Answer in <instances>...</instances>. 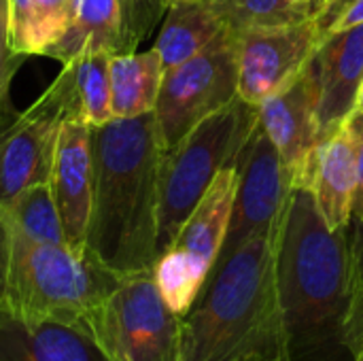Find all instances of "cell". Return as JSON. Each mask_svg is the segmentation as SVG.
<instances>
[{"label":"cell","instance_id":"1","mask_svg":"<svg viewBox=\"0 0 363 361\" xmlns=\"http://www.w3.org/2000/svg\"><path fill=\"white\" fill-rule=\"evenodd\" d=\"M353 223L332 230L308 185H294L277 226V283L294 361L345 351L351 304ZM351 355V353H349Z\"/></svg>","mask_w":363,"mask_h":361},{"label":"cell","instance_id":"2","mask_svg":"<svg viewBox=\"0 0 363 361\" xmlns=\"http://www.w3.org/2000/svg\"><path fill=\"white\" fill-rule=\"evenodd\" d=\"M164 147L155 115L91 128L94 200L85 255L121 277L157 260V177Z\"/></svg>","mask_w":363,"mask_h":361},{"label":"cell","instance_id":"3","mask_svg":"<svg viewBox=\"0 0 363 361\" xmlns=\"http://www.w3.org/2000/svg\"><path fill=\"white\" fill-rule=\"evenodd\" d=\"M183 361H294L277 283V228L215 264L183 317Z\"/></svg>","mask_w":363,"mask_h":361},{"label":"cell","instance_id":"4","mask_svg":"<svg viewBox=\"0 0 363 361\" xmlns=\"http://www.w3.org/2000/svg\"><path fill=\"white\" fill-rule=\"evenodd\" d=\"M117 274L66 245L38 243L0 223V311L85 332Z\"/></svg>","mask_w":363,"mask_h":361},{"label":"cell","instance_id":"5","mask_svg":"<svg viewBox=\"0 0 363 361\" xmlns=\"http://www.w3.org/2000/svg\"><path fill=\"white\" fill-rule=\"evenodd\" d=\"M257 126V106L234 98L164 151L157 177V257L177 240L217 174L238 160Z\"/></svg>","mask_w":363,"mask_h":361},{"label":"cell","instance_id":"6","mask_svg":"<svg viewBox=\"0 0 363 361\" xmlns=\"http://www.w3.org/2000/svg\"><path fill=\"white\" fill-rule=\"evenodd\" d=\"M83 334L106 361H183V317L164 304L151 270L117 277Z\"/></svg>","mask_w":363,"mask_h":361},{"label":"cell","instance_id":"7","mask_svg":"<svg viewBox=\"0 0 363 361\" xmlns=\"http://www.w3.org/2000/svg\"><path fill=\"white\" fill-rule=\"evenodd\" d=\"M234 98H238L236 34L225 28L200 53L164 70L153 111L164 151Z\"/></svg>","mask_w":363,"mask_h":361},{"label":"cell","instance_id":"8","mask_svg":"<svg viewBox=\"0 0 363 361\" xmlns=\"http://www.w3.org/2000/svg\"><path fill=\"white\" fill-rule=\"evenodd\" d=\"M77 115L72 70L64 64L55 81L0 132V211L36 183H49L64 121Z\"/></svg>","mask_w":363,"mask_h":361},{"label":"cell","instance_id":"9","mask_svg":"<svg viewBox=\"0 0 363 361\" xmlns=\"http://www.w3.org/2000/svg\"><path fill=\"white\" fill-rule=\"evenodd\" d=\"M236 34L238 98L251 106L285 89L321 47L315 15L285 26L249 28Z\"/></svg>","mask_w":363,"mask_h":361},{"label":"cell","instance_id":"10","mask_svg":"<svg viewBox=\"0 0 363 361\" xmlns=\"http://www.w3.org/2000/svg\"><path fill=\"white\" fill-rule=\"evenodd\" d=\"M236 170L238 185L221 257H228L253 236L272 232L294 187V172L259 126V119L238 153Z\"/></svg>","mask_w":363,"mask_h":361},{"label":"cell","instance_id":"11","mask_svg":"<svg viewBox=\"0 0 363 361\" xmlns=\"http://www.w3.org/2000/svg\"><path fill=\"white\" fill-rule=\"evenodd\" d=\"M319 102L321 83L311 60L285 89L257 106L259 126L294 172V185L311 187L313 183L315 153L321 143Z\"/></svg>","mask_w":363,"mask_h":361},{"label":"cell","instance_id":"12","mask_svg":"<svg viewBox=\"0 0 363 361\" xmlns=\"http://www.w3.org/2000/svg\"><path fill=\"white\" fill-rule=\"evenodd\" d=\"M51 196L60 213L66 245L85 255V238L94 200L91 126L70 115L57 136L49 179Z\"/></svg>","mask_w":363,"mask_h":361},{"label":"cell","instance_id":"13","mask_svg":"<svg viewBox=\"0 0 363 361\" xmlns=\"http://www.w3.org/2000/svg\"><path fill=\"white\" fill-rule=\"evenodd\" d=\"M153 23L138 0H79L70 28L45 55L66 64L87 51L130 53Z\"/></svg>","mask_w":363,"mask_h":361},{"label":"cell","instance_id":"14","mask_svg":"<svg viewBox=\"0 0 363 361\" xmlns=\"http://www.w3.org/2000/svg\"><path fill=\"white\" fill-rule=\"evenodd\" d=\"M357 189V136L349 119L336 126L317 147L311 191L332 230L353 223Z\"/></svg>","mask_w":363,"mask_h":361},{"label":"cell","instance_id":"15","mask_svg":"<svg viewBox=\"0 0 363 361\" xmlns=\"http://www.w3.org/2000/svg\"><path fill=\"white\" fill-rule=\"evenodd\" d=\"M313 62L321 83L319 128L323 140L353 113L355 94L363 79V21L330 36Z\"/></svg>","mask_w":363,"mask_h":361},{"label":"cell","instance_id":"16","mask_svg":"<svg viewBox=\"0 0 363 361\" xmlns=\"http://www.w3.org/2000/svg\"><path fill=\"white\" fill-rule=\"evenodd\" d=\"M236 185L238 170L234 162L217 174L202 202L181 228L177 240L168 247L206 279H211V272L223 251L234 209Z\"/></svg>","mask_w":363,"mask_h":361},{"label":"cell","instance_id":"17","mask_svg":"<svg viewBox=\"0 0 363 361\" xmlns=\"http://www.w3.org/2000/svg\"><path fill=\"white\" fill-rule=\"evenodd\" d=\"M0 361H106L77 328L0 311Z\"/></svg>","mask_w":363,"mask_h":361},{"label":"cell","instance_id":"18","mask_svg":"<svg viewBox=\"0 0 363 361\" xmlns=\"http://www.w3.org/2000/svg\"><path fill=\"white\" fill-rule=\"evenodd\" d=\"M225 28L213 0H181L166 6V19L153 49L162 55L164 70H168L200 53Z\"/></svg>","mask_w":363,"mask_h":361},{"label":"cell","instance_id":"19","mask_svg":"<svg viewBox=\"0 0 363 361\" xmlns=\"http://www.w3.org/2000/svg\"><path fill=\"white\" fill-rule=\"evenodd\" d=\"M164 79L162 55L119 53L111 57V111L113 119H132L155 111Z\"/></svg>","mask_w":363,"mask_h":361},{"label":"cell","instance_id":"20","mask_svg":"<svg viewBox=\"0 0 363 361\" xmlns=\"http://www.w3.org/2000/svg\"><path fill=\"white\" fill-rule=\"evenodd\" d=\"M79 0H9L11 43L17 55H45L70 28Z\"/></svg>","mask_w":363,"mask_h":361},{"label":"cell","instance_id":"21","mask_svg":"<svg viewBox=\"0 0 363 361\" xmlns=\"http://www.w3.org/2000/svg\"><path fill=\"white\" fill-rule=\"evenodd\" d=\"M0 223L38 243L66 245L49 183H36L21 191L6 209L0 211Z\"/></svg>","mask_w":363,"mask_h":361},{"label":"cell","instance_id":"22","mask_svg":"<svg viewBox=\"0 0 363 361\" xmlns=\"http://www.w3.org/2000/svg\"><path fill=\"white\" fill-rule=\"evenodd\" d=\"M111 53L87 51L70 62L72 70L79 119L87 126L98 128L113 119L111 111Z\"/></svg>","mask_w":363,"mask_h":361},{"label":"cell","instance_id":"23","mask_svg":"<svg viewBox=\"0 0 363 361\" xmlns=\"http://www.w3.org/2000/svg\"><path fill=\"white\" fill-rule=\"evenodd\" d=\"M232 32L302 21L315 11L298 0H213Z\"/></svg>","mask_w":363,"mask_h":361},{"label":"cell","instance_id":"24","mask_svg":"<svg viewBox=\"0 0 363 361\" xmlns=\"http://www.w3.org/2000/svg\"><path fill=\"white\" fill-rule=\"evenodd\" d=\"M345 345L353 361L363 355V223H353L351 304L345 323Z\"/></svg>","mask_w":363,"mask_h":361},{"label":"cell","instance_id":"25","mask_svg":"<svg viewBox=\"0 0 363 361\" xmlns=\"http://www.w3.org/2000/svg\"><path fill=\"white\" fill-rule=\"evenodd\" d=\"M315 21L323 45L330 36L362 23L363 0H323L315 11Z\"/></svg>","mask_w":363,"mask_h":361},{"label":"cell","instance_id":"26","mask_svg":"<svg viewBox=\"0 0 363 361\" xmlns=\"http://www.w3.org/2000/svg\"><path fill=\"white\" fill-rule=\"evenodd\" d=\"M21 55L13 49L11 43V11H9V0H0V113L6 102L9 85L15 74V68L19 64Z\"/></svg>","mask_w":363,"mask_h":361},{"label":"cell","instance_id":"27","mask_svg":"<svg viewBox=\"0 0 363 361\" xmlns=\"http://www.w3.org/2000/svg\"><path fill=\"white\" fill-rule=\"evenodd\" d=\"M347 119L357 136V189L353 200V221L363 223V113H351Z\"/></svg>","mask_w":363,"mask_h":361},{"label":"cell","instance_id":"28","mask_svg":"<svg viewBox=\"0 0 363 361\" xmlns=\"http://www.w3.org/2000/svg\"><path fill=\"white\" fill-rule=\"evenodd\" d=\"M138 4H140L149 15H153L155 19H157V17H160V13L166 9L164 0H138Z\"/></svg>","mask_w":363,"mask_h":361},{"label":"cell","instance_id":"29","mask_svg":"<svg viewBox=\"0 0 363 361\" xmlns=\"http://www.w3.org/2000/svg\"><path fill=\"white\" fill-rule=\"evenodd\" d=\"M353 113H363V79L359 81L357 94H355V104H353Z\"/></svg>","mask_w":363,"mask_h":361},{"label":"cell","instance_id":"30","mask_svg":"<svg viewBox=\"0 0 363 361\" xmlns=\"http://www.w3.org/2000/svg\"><path fill=\"white\" fill-rule=\"evenodd\" d=\"M298 2H302V4H306V6H311L313 11H317V9H319V4H321V0H298Z\"/></svg>","mask_w":363,"mask_h":361},{"label":"cell","instance_id":"31","mask_svg":"<svg viewBox=\"0 0 363 361\" xmlns=\"http://www.w3.org/2000/svg\"><path fill=\"white\" fill-rule=\"evenodd\" d=\"M174 2H181V0H164V4H166V6H170V4H174Z\"/></svg>","mask_w":363,"mask_h":361},{"label":"cell","instance_id":"32","mask_svg":"<svg viewBox=\"0 0 363 361\" xmlns=\"http://www.w3.org/2000/svg\"><path fill=\"white\" fill-rule=\"evenodd\" d=\"M355 361H363V355H362V357H357V360H355Z\"/></svg>","mask_w":363,"mask_h":361},{"label":"cell","instance_id":"33","mask_svg":"<svg viewBox=\"0 0 363 361\" xmlns=\"http://www.w3.org/2000/svg\"><path fill=\"white\" fill-rule=\"evenodd\" d=\"M321 2H323V0H321Z\"/></svg>","mask_w":363,"mask_h":361}]
</instances>
